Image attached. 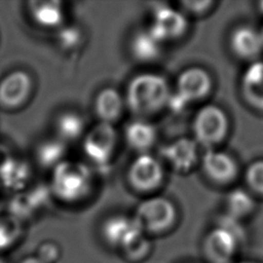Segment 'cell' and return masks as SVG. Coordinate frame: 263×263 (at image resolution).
<instances>
[{"instance_id":"1","label":"cell","mask_w":263,"mask_h":263,"mask_svg":"<svg viewBox=\"0 0 263 263\" xmlns=\"http://www.w3.org/2000/svg\"><path fill=\"white\" fill-rule=\"evenodd\" d=\"M166 80L156 73H142L135 76L126 88V103L139 115L153 114L166 106L170 98Z\"/></svg>"},{"instance_id":"2","label":"cell","mask_w":263,"mask_h":263,"mask_svg":"<svg viewBox=\"0 0 263 263\" xmlns=\"http://www.w3.org/2000/svg\"><path fill=\"white\" fill-rule=\"evenodd\" d=\"M90 185L91 171L82 162L65 159L52 170L50 189L64 201L82 199L88 193Z\"/></svg>"},{"instance_id":"3","label":"cell","mask_w":263,"mask_h":263,"mask_svg":"<svg viewBox=\"0 0 263 263\" xmlns=\"http://www.w3.org/2000/svg\"><path fill=\"white\" fill-rule=\"evenodd\" d=\"M134 218L145 234H158L173 227L176 223L177 211L170 199L155 196L142 201L138 205Z\"/></svg>"},{"instance_id":"4","label":"cell","mask_w":263,"mask_h":263,"mask_svg":"<svg viewBox=\"0 0 263 263\" xmlns=\"http://www.w3.org/2000/svg\"><path fill=\"white\" fill-rule=\"evenodd\" d=\"M228 129V116L217 105L203 106L197 111L193 119L195 141L209 148L221 143L227 136Z\"/></svg>"},{"instance_id":"5","label":"cell","mask_w":263,"mask_h":263,"mask_svg":"<svg viewBox=\"0 0 263 263\" xmlns=\"http://www.w3.org/2000/svg\"><path fill=\"white\" fill-rule=\"evenodd\" d=\"M117 133L112 123H97L86 134L83 141V151L86 157L96 165H106L115 150Z\"/></svg>"},{"instance_id":"6","label":"cell","mask_w":263,"mask_h":263,"mask_svg":"<svg viewBox=\"0 0 263 263\" xmlns=\"http://www.w3.org/2000/svg\"><path fill=\"white\" fill-rule=\"evenodd\" d=\"M241 242L233 232L218 225L205 235L202 252L210 263H231Z\"/></svg>"},{"instance_id":"7","label":"cell","mask_w":263,"mask_h":263,"mask_svg":"<svg viewBox=\"0 0 263 263\" xmlns=\"http://www.w3.org/2000/svg\"><path fill=\"white\" fill-rule=\"evenodd\" d=\"M127 177L136 190L148 192L161 184L163 171L158 159L149 154H141L129 165Z\"/></svg>"},{"instance_id":"8","label":"cell","mask_w":263,"mask_h":263,"mask_svg":"<svg viewBox=\"0 0 263 263\" xmlns=\"http://www.w3.org/2000/svg\"><path fill=\"white\" fill-rule=\"evenodd\" d=\"M188 27L185 15L172 7L159 5L154 8L151 32L161 41L172 40L184 35Z\"/></svg>"},{"instance_id":"9","label":"cell","mask_w":263,"mask_h":263,"mask_svg":"<svg viewBox=\"0 0 263 263\" xmlns=\"http://www.w3.org/2000/svg\"><path fill=\"white\" fill-rule=\"evenodd\" d=\"M212 78L206 70L200 67L185 69L177 80V93L188 104L205 98L212 89Z\"/></svg>"},{"instance_id":"10","label":"cell","mask_w":263,"mask_h":263,"mask_svg":"<svg viewBox=\"0 0 263 263\" xmlns=\"http://www.w3.org/2000/svg\"><path fill=\"white\" fill-rule=\"evenodd\" d=\"M31 89L32 80L27 72H10L0 81V106L8 109L21 106L29 98Z\"/></svg>"},{"instance_id":"11","label":"cell","mask_w":263,"mask_h":263,"mask_svg":"<svg viewBox=\"0 0 263 263\" xmlns=\"http://www.w3.org/2000/svg\"><path fill=\"white\" fill-rule=\"evenodd\" d=\"M202 170L206 177L219 184L230 183L237 175V162L225 151L209 149L202 156Z\"/></svg>"},{"instance_id":"12","label":"cell","mask_w":263,"mask_h":263,"mask_svg":"<svg viewBox=\"0 0 263 263\" xmlns=\"http://www.w3.org/2000/svg\"><path fill=\"white\" fill-rule=\"evenodd\" d=\"M160 154L168 164L178 172H187L197 161V142L190 138H179L164 145Z\"/></svg>"},{"instance_id":"13","label":"cell","mask_w":263,"mask_h":263,"mask_svg":"<svg viewBox=\"0 0 263 263\" xmlns=\"http://www.w3.org/2000/svg\"><path fill=\"white\" fill-rule=\"evenodd\" d=\"M229 45L237 58L254 62L263 50V34L254 27L241 25L231 32Z\"/></svg>"},{"instance_id":"14","label":"cell","mask_w":263,"mask_h":263,"mask_svg":"<svg viewBox=\"0 0 263 263\" xmlns=\"http://www.w3.org/2000/svg\"><path fill=\"white\" fill-rule=\"evenodd\" d=\"M143 232L134 217L112 216L102 225L103 239L119 251L137 234Z\"/></svg>"},{"instance_id":"15","label":"cell","mask_w":263,"mask_h":263,"mask_svg":"<svg viewBox=\"0 0 263 263\" xmlns=\"http://www.w3.org/2000/svg\"><path fill=\"white\" fill-rule=\"evenodd\" d=\"M243 100L254 109L263 111V62L254 61L243 71L240 79Z\"/></svg>"},{"instance_id":"16","label":"cell","mask_w":263,"mask_h":263,"mask_svg":"<svg viewBox=\"0 0 263 263\" xmlns=\"http://www.w3.org/2000/svg\"><path fill=\"white\" fill-rule=\"evenodd\" d=\"M162 42L148 29L137 31L130 40V51L139 62L149 63L157 60L161 52Z\"/></svg>"},{"instance_id":"17","label":"cell","mask_w":263,"mask_h":263,"mask_svg":"<svg viewBox=\"0 0 263 263\" xmlns=\"http://www.w3.org/2000/svg\"><path fill=\"white\" fill-rule=\"evenodd\" d=\"M29 12L33 21L41 27L55 28L63 22L62 3L57 0L30 1Z\"/></svg>"},{"instance_id":"18","label":"cell","mask_w":263,"mask_h":263,"mask_svg":"<svg viewBox=\"0 0 263 263\" xmlns=\"http://www.w3.org/2000/svg\"><path fill=\"white\" fill-rule=\"evenodd\" d=\"M123 109L121 95L111 87L102 89L95 100V111L102 122L112 123L120 117Z\"/></svg>"},{"instance_id":"19","label":"cell","mask_w":263,"mask_h":263,"mask_svg":"<svg viewBox=\"0 0 263 263\" xmlns=\"http://www.w3.org/2000/svg\"><path fill=\"white\" fill-rule=\"evenodd\" d=\"M47 197L43 192V188H39L36 191L24 192L14 196L10 203V216L14 217L18 221L22 219L29 218L35 214L40 208L44 206L46 203Z\"/></svg>"},{"instance_id":"20","label":"cell","mask_w":263,"mask_h":263,"mask_svg":"<svg viewBox=\"0 0 263 263\" xmlns=\"http://www.w3.org/2000/svg\"><path fill=\"white\" fill-rule=\"evenodd\" d=\"M124 138L130 148L146 151L156 141V129L147 121L134 120L125 126Z\"/></svg>"},{"instance_id":"21","label":"cell","mask_w":263,"mask_h":263,"mask_svg":"<svg viewBox=\"0 0 263 263\" xmlns=\"http://www.w3.org/2000/svg\"><path fill=\"white\" fill-rule=\"evenodd\" d=\"M67 152L66 143L57 139H48L41 142L36 149V159L40 166L54 168L65 159Z\"/></svg>"},{"instance_id":"22","label":"cell","mask_w":263,"mask_h":263,"mask_svg":"<svg viewBox=\"0 0 263 263\" xmlns=\"http://www.w3.org/2000/svg\"><path fill=\"white\" fill-rule=\"evenodd\" d=\"M0 177L6 187L22 190L30 180L31 170L26 162L10 158L0 168Z\"/></svg>"},{"instance_id":"23","label":"cell","mask_w":263,"mask_h":263,"mask_svg":"<svg viewBox=\"0 0 263 263\" xmlns=\"http://www.w3.org/2000/svg\"><path fill=\"white\" fill-rule=\"evenodd\" d=\"M58 138L63 142L77 140L84 132V120L75 112H64L55 120Z\"/></svg>"},{"instance_id":"24","label":"cell","mask_w":263,"mask_h":263,"mask_svg":"<svg viewBox=\"0 0 263 263\" xmlns=\"http://www.w3.org/2000/svg\"><path fill=\"white\" fill-rule=\"evenodd\" d=\"M255 205L254 198L243 189L237 188L232 190L226 198L227 215L237 220L250 216L253 213Z\"/></svg>"},{"instance_id":"25","label":"cell","mask_w":263,"mask_h":263,"mask_svg":"<svg viewBox=\"0 0 263 263\" xmlns=\"http://www.w3.org/2000/svg\"><path fill=\"white\" fill-rule=\"evenodd\" d=\"M151 251V241L144 232L134 236L120 252L124 258L130 262H138L145 259Z\"/></svg>"},{"instance_id":"26","label":"cell","mask_w":263,"mask_h":263,"mask_svg":"<svg viewBox=\"0 0 263 263\" xmlns=\"http://www.w3.org/2000/svg\"><path fill=\"white\" fill-rule=\"evenodd\" d=\"M22 233L21 221L7 215L0 217V251L13 246Z\"/></svg>"},{"instance_id":"27","label":"cell","mask_w":263,"mask_h":263,"mask_svg":"<svg viewBox=\"0 0 263 263\" xmlns=\"http://www.w3.org/2000/svg\"><path fill=\"white\" fill-rule=\"evenodd\" d=\"M246 183L249 188L260 195H263V159L255 160L246 170Z\"/></svg>"},{"instance_id":"28","label":"cell","mask_w":263,"mask_h":263,"mask_svg":"<svg viewBox=\"0 0 263 263\" xmlns=\"http://www.w3.org/2000/svg\"><path fill=\"white\" fill-rule=\"evenodd\" d=\"M82 34L78 28L70 26L65 27L59 31L58 41L60 45L65 49H72L81 42Z\"/></svg>"},{"instance_id":"29","label":"cell","mask_w":263,"mask_h":263,"mask_svg":"<svg viewBox=\"0 0 263 263\" xmlns=\"http://www.w3.org/2000/svg\"><path fill=\"white\" fill-rule=\"evenodd\" d=\"M35 256L42 263H57L61 257V249L53 241H43L38 246Z\"/></svg>"},{"instance_id":"30","label":"cell","mask_w":263,"mask_h":263,"mask_svg":"<svg viewBox=\"0 0 263 263\" xmlns=\"http://www.w3.org/2000/svg\"><path fill=\"white\" fill-rule=\"evenodd\" d=\"M213 4H214V2L209 1V0H201V1L186 0V1L181 2V5L183 6V8L186 11H188L190 13H194V14H202V13L206 12L212 7Z\"/></svg>"},{"instance_id":"31","label":"cell","mask_w":263,"mask_h":263,"mask_svg":"<svg viewBox=\"0 0 263 263\" xmlns=\"http://www.w3.org/2000/svg\"><path fill=\"white\" fill-rule=\"evenodd\" d=\"M20 263H42V262L34 255V256H28L24 258Z\"/></svg>"},{"instance_id":"32","label":"cell","mask_w":263,"mask_h":263,"mask_svg":"<svg viewBox=\"0 0 263 263\" xmlns=\"http://www.w3.org/2000/svg\"><path fill=\"white\" fill-rule=\"evenodd\" d=\"M237 263H259L256 261H241V262H237Z\"/></svg>"},{"instance_id":"33","label":"cell","mask_w":263,"mask_h":263,"mask_svg":"<svg viewBox=\"0 0 263 263\" xmlns=\"http://www.w3.org/2000/svg\"><path fill=\"white\" fill-rule=\"evenodd\" d=\"M0 263H7V262L2 257H0Z\"/></svg>"},{"instance_id":"34","label":"cell","mask_w":263,"mask_h":263,"mask_svg":"<svg viewBox=\"0 0 263 263\" xmlns=\"http://www.w3.org/2000/svg\"><path fill=\"white\" fill-rule=\"evenodd\" d=\"M260 6H261V9H262V10H263V2H262V3H261V4H260Z\"/></svg>"}]
</instances>
